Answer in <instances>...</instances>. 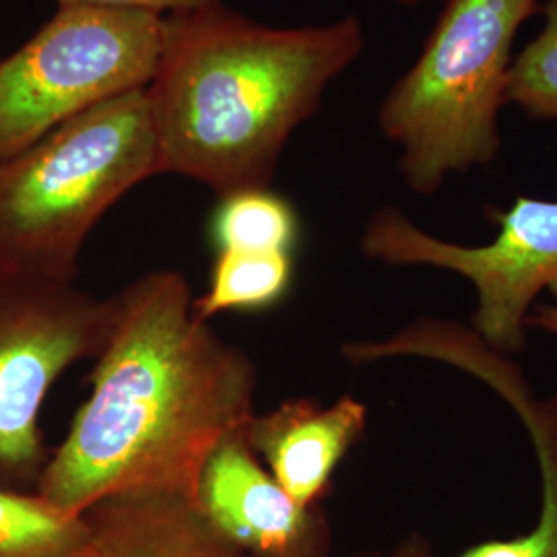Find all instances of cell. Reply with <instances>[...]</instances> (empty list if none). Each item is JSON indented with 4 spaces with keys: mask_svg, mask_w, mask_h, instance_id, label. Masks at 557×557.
<instances>
[{
    "mask_svg": "<svg viewBox=\"0 0 557 557\" xmlns=\"http://www.w3.org/2000/svg\"><path fill=\"white\" fill-rule=\"evenodd\" d=\"M498 223L490 244L465 246L421 230L395 205L372 213L361 252L388 267H432L467 278L478 292L471 329L502 356L527 349L529 317L541 292L557 298V200L520 195L508 209L490 207Z\"/></svg>",
    "mask_w": 557,
    "mask_h": 557,
    "instance_id": "obj_7",
    "label": "cell"
},
{
    "mask_svg": "<svg viewBox=\"0 0 557 557\" xmlns=\"http://www.w3.org/2000/svg\"><path fill=\"white\" fill-rule=\"evenodd\" d=\"M197 506L220 537L248 557H331L333 531L324 506H301L262 467L246 428L209 455Z\"/></svg>",
    "mask_w": 557,
    "mask_h": 557,
    "instance_id": "obj_8",
    "label": "cell"
},
{
    "mask_svg": "<svg viewBox=\"0 0 557 557\" xmlns=\"http://www.w3.org/2000/svg\"><path fill=\"white\" fill-rule=\"evenodd\" d=\"M296 207L271 188H248L220 197L209 221L215 252H287L299 242Z\"/></svg>",
    "mask_w": 557,
    "mask_h": 557,
    "instance_id": "obj_11",
    "label": "cell"
},
{
    "mask_svg": "<svg viewBox=\"0 0 557 557\" xmlns=\"http://www.w3.org/2000/svg\"><path fill=\"white\" fill-rule=\"evenodd\" d=\"M160 176L147 91L103 101L0 160V260L77 281L83 244L126 193Z\"/></svg>",
    "mask_w": 557,
    "mask_h": 557,
    "instance_id": "obj_4",
    "label": "cell"
},
{
    "mask_svg": "<svg viewBox=\"0 0 557 557\" xmlns=\"http://www.w3.org/2000/svg\"><path fill=\"white\" fill-rule=\"evenodd\" d=\"M112 299L91 395L36 494L73 517L124 494L197 504L207 458L255 416L257 366L197 317L178 271L147 273Z\"/></svg>",
    "mask_w": 557,
    "mask_h": 557,
    "instance_id": "obj_1",
    "label": "cell"
},
{
    "mask_svg": "<svg viewBox=\"0 0 557 557\" xmlns=\"http://www.w3.org/2000/svg\"><path fill=\"white\" fill-rule=\"evenodd\" d=\"M356 557H434V547L425 535L409 533L407 537L397 541L388 552H374Z\"/></svg>",
    "mask_w": 557,
    "mask_h": 557,
    "instance_id": "obj_17",
    "label": "cell"
},
{
    "mask_svg": "<svg viewBox=\"0 0 557 557\" xmlns=\"http://www.w3.org/2000/svg\"><path fill=\"white\" fill-rule=\"evenodd\" d=\"M296 260L287 252H218L211 283L195 299L200 320L221 312H252L278 304L292 289Z\"/></svg>",
    "mask_w": 557,
    "mask_h": 557,
    "instance_id": "obj_12",
    "label": "cell"
},
{
    "mask_svg": "<svg viewBox=\"0 0 557 557\" xmlns=\"http://www.w3.org/2000/svg\"><path fill=\"white\" fill-rule=\"evenodd\" d=\"M541 0H442L418 60L380 103V133L398 145V172L418 195L490 165L520 27Z\"/></svg>",
    "mask_w": 557,
    "mask_h": 557,
    "instance_id": "obj_3",
    "label": "cell"
},
{
    "mask_svg": "<svg viewBox=\"0 0 557 557\" xmlns=\"http://www.w3.org/2000/svg\"><path fill=\"white\" fill-rule=\"evenodd\" d=\"M161 40V15L59 4L29 40L0 59V160L103 101L147 89Z\"/></svg>",
    "mask_w": 557,
    "mask_h": 557,
    "instance_id": "obj_5",
    "label": "cell"
},
{
    "mask_svg": "<svg viewBox=\"0 0 557 557\" xmlns=\"http://www.w3.org/2000/svg\"><path fill=\"white\" fill-rule=\"evenodd\" d=\"M363 50L356 15L301 27L262 25L227 4L165 15L145 89L160 174L218 197L271 188L292 135Z\"/></svg>",
    "mask_w": 557,
    "mask_h": 557,
    "instance_id": "obj_2",
    "label": "cell"
},
{
    "mask_svg": "<svg viewBox=\"0 0 557 557\" xmlns=\"http://www.w3.org/2000/svg\"><path fill=\"white\" fill-rule=\"evenodd\" d=\"M89 537L73 557H248L215 533L195 502L124 494L85 512Z\"/></svg>",
    "mask_w": 557,
    "mask_h": 557,
    "instance_id": "obj_10",
    "label": "cell"
},
{
    "mask_svg": "<svg viewBox=\"0 0 557 557\" xmlns=\"http://www.w3.org/2000/svg\"><path fill=\"white\" fill-rule=\"evenodd\" d=\"M529 329H541L545 333L557 335V306L552 304H539L531 310Z\"/></svg>",
    "mask_w": 557,
    "mask_h": 557,
    "instance_id": "obj_18",
    "label": "cell"
},
{
    "mask_svg": "<svg viewBox=\"0 0 557 557\" xmlns=\"http://www.w3.org/2000/svg\"><path fill=\"white\" fill-rule=\"evenodd\" d=\"M393 2L403 4V7H418V4H423V2H432V0H393ZM440 2H442V0H440Z\"/></svg>",
    "mask_w": 557,
    "mask_h": 557,
    "instance_id": "obj_19",
    "label": "cell"
},
{
    "mask_svg": "<svg viewBox=\"0 0 557 557\" xmlns=\"http://www.w3.org/2000/svg\"><path fill=\"white\" fill-rule=\"evenodd\" d=\"M114 299L0 260V487L36 494L50 458L41 405L66 368L100 356Z\"/></svg>",
    "mask_w": 557,
    "mask_h": 557,
    "instance_id": "obj_6",
    "label": "cell"
},
{
    "mask_svg": "<svg viewBox=\"0 0 557 557\" xmlns=\"http://www.w3.org/2000/svg\"><path fill=\"white\" fill-rule=\"evenodd\" d=\"M59 4H96L110 9H128V11H145L153 15H176L199 11L215 4H225V0H59Z\"/></svg>",
    "mask_w": 557,
    "mask_h": 557,
    "instance_id": "obj_16",
    "label": "cell"
},
{
    "mask_svg": "<svg viewBox=\"0 0 557 557\" xmlns=\"http://www.w3.org/2000/svg\"><path fill=\"white\" fill-rule=\"evenodd\" d=\"M87 537L85 515L73 517L38 494L0 487V557H73Z\"/></svg>",
    "mask_w": 557,
    "mask_h": 557,
    "instance_id": "obj_13",
    "label": "cell"
},
{
    "mask_svg": "<svg viewBox=\"0 0 557 557\" xmlns=\"http://www.w3.org/2000/svg\"><path fill=\"white\" fill-rule=\"evenodd\" d=\"M543 25L510 69L508 103L529 119L557 120V0H541Z\"/></svg>",
    "mask_w": 557,
    "mask_h": 557,
    "instance_id": "obj_15",
    "label": "cell"
},
{
    "mask_svg": "<svg viewBox=\"0 0 557 557\" xmlns=\"http://www.w3.org/2000/svg\"><path fill=\"white\" fill-rule=\"evenodd\" d=\"M368 409L358 398L341 397L322 407L312 398H294L277 409L252 416L246 438L267 471L301 506H319L333 475L358 444Z\"/></svg>",
    "mask_w": 557,
    "mask_h": 557,
    "instance_id": "obj_9",
    "label": "cell"
},
{
    "mask_svg": "<svg viewBox=\"0 0 557 557\" xmlns=\"http://www.w3.org/2000/svg\"><path fill=\"white\" fill-rule=\"evenodd\" d=\"M537 458L541 510L531 531L510 539H490L458 557H557V418L541 419L527 432Z\"/></svg>",
    "mask_w": 557,
    "mask_h": 557,
    "instance_id": "obj_14",
    "label": "cell"
}]
</instances>
